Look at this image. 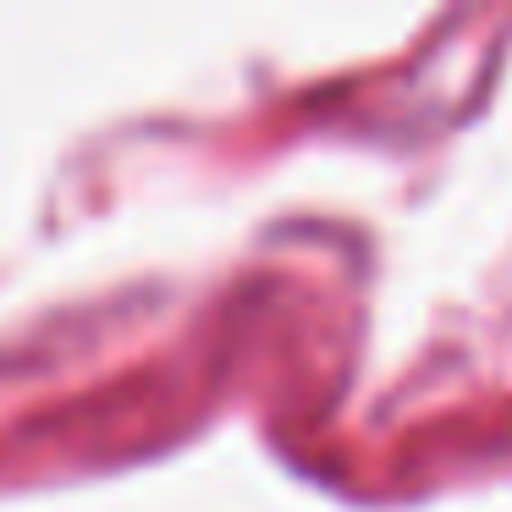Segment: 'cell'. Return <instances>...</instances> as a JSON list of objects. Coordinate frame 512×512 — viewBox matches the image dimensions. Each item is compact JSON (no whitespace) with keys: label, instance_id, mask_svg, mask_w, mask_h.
Segmentation results:
<instances>
[]
</instances>
